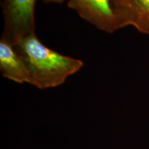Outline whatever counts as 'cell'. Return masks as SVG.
<instances>
[{
  "label": "cell",
  "instance_id": "obj_1",
  "mask_svg": "<svg viewBox=\"0 0 149 149\" xmlns=\"http://www.w3.org/2000/svg\"><path fill=\"white\" fill-rule=\"evenodd\" d=\"M14 47L26 65L32 85L40 89L59 86L84 66L82 61L44 46L35 33L24 37Z\"/></svg>",
  "mask_w": 149,
  "mask_h": 149
},
{
  "label": "cell",
  "instance_id": "obj_2",
  "mask_svg": "<svg viewBox=\"0 0 149 149\" xmlns=\"http://www.w3.org/2000/svg\"><path fill=\"white\" fill-rule=\"evenodd\" d=\"M37 0H3L4 29L2 38L15 46L35 31V6Z\"/></svg>",
  "mask_w": 149,
  "mask_h": 149
},
{
  "label": "cell",
  "instance_id": "obj_3",
  "mask_svg": "<svg viewBox=\"0 0 149 149\" xmlns=\"http://www.w3.org/2000/svg\"><path fill=\"white\" fill-rule=\"evenodd\" d=\"M67 5L102 31L111 33L119 29L112 0H67Z\"/></svg>",
  "mask_w": 149,
  "mask_h": 149
},
{
  "label": "cell",
  "instance_id": "obj_4",
  "mask_svg": "<svg viewBox=\"0 0 149 149\" xmlns=\"http://www.w3.org/2000/svg\"><path fill=\"white\" fill-rule=\"evenodd\" d=\"M118 29L131 26L149 34V0H113Z\"/></svg>",
  "mask_w": 149,
  "mask_h": 149
},
{
  "label": "cell",
  "instance_id": "obj_5",
  "mask_svg": "<svg viewBox=\"0 0 149 149\" xmlns=\"http://www.w3.org/2000/svg\"><path fill=\"white\" fill-rule=\"evenodd\" d=\"M0 70L7 79L32 85V78L23 59L14 46L2 37L0 40Z\"/></svg>",
  "mask_w": 149,
  "mask_h": 149
},
{
  "label": "cell",
  "instance_id": "obj_6",
  "mask_svg": "<svg viewBox=\"0 0 149 149\" xmlns=\"http://www.w3.org/2000/svg\"><path fill=\"white\" fill-rule=\"evenodd\" d=\"M45 3H61L67 0H42Z\"/></svg>",
  "mask_w": 149,
  "mask_h": 149
},
{
  "label": "cell",
  "instance_id": "obj_7",
  "mask_svg": "<svg viewBox=\"0 0 149 149\" xmlns=\"http://www.w3.org/2000/svg\"><path fill=\"white\" fill-rule=\"evenodd\" d=\"M112 1H113V0H112Z\"/></svg>",
  "mask_w": 149,
  "mask_h": 149
}]
</instances>
